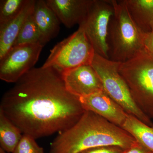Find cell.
<instances>
[{
	"instance_id": "7a4b0ae2",
	"label": "cell",
	"mask_w": 153,
	"mask_h": 153,
	"mask_svg": "<svg viewBox=\"0 0 153 153\" xmlns=\"http://www.w3.org/2000/svg\"><path fill=\"white\" fill-rule=\"evenodd\" d=\"M128 132L90 111L85 110L76 123L53 141L50 153H80L104 146L126 149L137 143Z\"/></svg>"
},
{
	"instance_id": "5b68a950",
	"label": "cell",
	"mask_w": 153,
	"mask_h": 153,
	"mask_svg": "<svg viewBox=\"0 0 153 153\" xmlns=\"http://www.w3.org/2000/svg\"><path fill=\"white\" fill-rule=\"evenodd\" d=\"M90 41L81 26L50 51L42 67H52L62 74L82 65L91 64L95 55Z\"/></svg>"
},
{
	"instance_id": "9a60e30c",
	"label": "cell",
	"mask_w": 153,
	"mask_h": 153,
	"mask_svg": "<svg viewBox=\"0 0 153 153\" xmlns=\"http://www.w3.org/2000/svg\"><path fill=\"white\" fill-rule=\"evenodd\" d=\"M122 128L131 135L137 142L153 153V126L146 124L129 114Z\"/></svg>"
},
{
	"instance_id": "7402d4cb",
	"label": "cell",
	"mask_w": 153,
	"mask_h": 153,
	"mask_svg": "<svg viewBox=\"0 0 153 153\" xmlns=\"http://www.w3.org/2000/svg\"><path fill=\"white\" fill-rule=\"evenodd\" d=\"M123 153H153L138 142L128 149L124 151Z\"/></svg>"
},
{
	"instance_id": "2e32d148",
	"label": "cell",
	"mask_w": 153,
	"mask_h": 153,
	"mask_svg": "<svg viewBox=\"0 0 153 153\" xmlns=\"http://www.w3.org/2000/svg\"><path fill=\"white\" fill-rule=\"evenodd\" d=\"M23 135L21 130L0 109V147L13 153Z\"/></svg>"
},
{
	"instance_id": "6da1fadb",
	"label": "cell",
	"mask_w": 153,
	"mask_h": 153,
	"mask_svg": "<svg viewBox=\"0 0 153 153\" xmlns=\"http://www.w3.org/2000/svg\"><path fill=\"white\" fill-rule=\"evenodd\" d=\"M0 109L23 134L36 140L69 128L85 111L62 74L42 66L32 68L4 94Z\"/></svg>"
},
{
	"instance_id": "cb8c5ba5",
	"label": "cell",
	"mask_w": 153,
	"mask_h": 153,
	"mask_svg": "<svg viewBox=\"0 0 153 153\" xmlns=\"http://www.w3.org/2000/svg\"></svg>"
},
{
	"instance_id": "ba28073f",
	"label": "cell",
	"mask_w": 153,
	"mask_h": 153,
	"mask_svg": "<svg viewBox=\"0 0 153 153\" xmlns=\"http://www.w3.org/2000/svg\"><path fill=\"white\" fill-rule=\"evenodd\" d=\"M43 47L39 44H22L12 47L0 59V79L9 83H16L34 68Z\"/></svg>"
},
{
	"instance_id": "44dd1931",
	"label": "cell",
	"mask_w": 153,
	"mask_h": 153,
	"mask_svg": "<svg viewBox=\"0 0 153 153\" xmlns=\"http://www.w3.org/2000/svg\"><path fill=\"white\" fill-rule=\"evenodd\" d=\"M143 44L145 50L153 56V30L144 34Z\"/></svg>"
},
{
	"instance_id": "603a6c76",
	"label": "cell",
	"mask_w": 153,
	"mask_h": 153,
	"mask_svg": "<svg viewBox=\"0 0 153 153\" xmlns=\"http://www.w3.org/2000/svg\"><path fill=\"white\" fill-rule=\"evenodd\" d=\"M0 153H8L2 148L0 147Z\"/></svg>"
},
{
	"instance_id": "3957f363",
	"label": "cell",
	"mask_w": 153,
	"mask_h": 153,
	"mask_svg": "<svg viewBox=\"0 0 153 153\" xmlns=\"http://www.w3.org/2000/svg\"><path fill=\"white\" fill-rule=\"evenodd\" d=\"M114 13L108 25L107 43L109 60L123 63L144 49V34L134 22L124 0H111Z\"/></svg>"
},
{
	"instance_id": "5bb4252c",
	"label": "cell",
	"mask_w": 153,
	"mask_h": 153,
	"mask_svg": "<svg viewBox=\"0 0 153 153\" xmlns=\"http://www.w3.org/2000/svg\"><path fill=\"white\" fill-rule=\"evenodd\" d=\"M134 22L143 33L152 31L153 0H124Z\"/></svg>"
},
{
	"instance_id": "4fadbf2b",
	"label": "cell",
	"mask_w": 153,
	"mask_h": 153,
	"mask_svg": "<svg viewBox=\"0 0 153 153\" xmlns=\"http://www.w3.org/2000/svg\"><path fill=\"white\" fill-rule=\"evenodd\" d=\"M35 2L36 0H28L18 16L0 28V59L12 49L23 24L33 13Z\"/></svg>"
},
{
	"instance_id": "ffe728a7",
	"label": "cell",
	"mask_w": 153,
	"mask_h": 153,
	"mask_svg": "<svg viewBox=\"0 0 153 153\" xmlns=\"http://www.w3.org/2000/svg\"><path fill=\"white\" fill-rule=\"evenodd\" d=\"M124 150L117 146H104L89 149L80 153H123Z\"/></svg>"
},
{
	"instance_id": "d4e9b609",
	"label": "cell",
	"mask_w": 153,
	"mask_h": 153,
	"mask_svg": "<svg viewBox=\"0 0 153 153\" xmlns=\"http://www.w3.org/2000/svg\"></svg>"
},
{
	"instance_id": "30bf717a",
	"label": "cell",
	"mask_w": 153,
	"mask_h": 153,
	"mask_svg": "<svg viewBox=\"0 0 153 153\" xmlns=\"http://www.w3.org/2000/svg\"><path fill=\"white\" fill-rule=\"evenodd\" d=\"M85 110L90 111L121 127L129 114L104 91L79 98Z\"/></svg>"
},
{
	"instance_id": "8992f818",
	"label": "cell",
	"mask_w": 153,
	"mask_h": 153,
	"mask_svg": "<svg viewBox=\"0 0 153 153\" xmlns=\"http://www.w3.org/2000/svg\"><path fill=\"white\" fill-rule=\"evenodd\" d=\"M120 63L95 53L91 65L101 80L105 92L128 114L153 126L152 122L137 106L125 80L119 71Z\"/></svg>"
},
{
	"instance_id": "e0dca14e",
	"label": "cell",
	"mask_w": 153,
	"mask_h": 153,
	"mask_svg": "<svg viewBox=\"0 0 153 153\" xmlns=\"http://www.w3.org/2000/svg\"><path fill=\"white\" fill-rule=\"evenodd\" d=\"M33 13L27 18L23 24L13 47L28 44L42 45L40 32L33 17Z\"/></svg>"
},
{
	"instance_id": "52a82bcc",
	"label": "cell",
	"mask_w": 153,
	"mask_h": 153,
	"mask_svg": "<svg viewBox=\"0 0 153 153\" xmlns=\"http://www.w3.org/2000/svg\"><path fill=\"white\" fill-rule=\"evenodd\" d=\"M114 13L111 0H93L81 26L95 53L108 59L107 43L108 25Z\"/></svg>"
},
{
	"instance_id": "ac0fdd59",
	"label": "cell",
	"mask_w": 153,
	"mask_h": 153,
	"mask_svg": "<svg viewBox=\"0 0 153 153\" xmlns=\"http://www.w3.org/2000/svg\"><path fill=\"white\" fill-rule=\"evenodd\" d=\"M28 0H1L0 28L15 19L21 13Z\"/></svg>"
},
{
	"instance_id": "d6986e66",
	"label": "cell",
	"mask_w": 153,
	"mask_h": 153,
	"mask_svg": "<svg viewBox=\"0 0 153 153\" xmlns=\"http://www.w3.org/2000/svg\"><path fill=\"white\" fill-rule=\"evenodd\" d=\"M13 153H45L43 148L30 135L23 134L21 140Z\"/></svg>"
},
{
	"instance_id": "7c38bea8",
	"label": "cell",
	"mask_w": 153,
	"mask_h": 153,
	"mask_svg": "<svg viewBox=\"0 0 153 153\" xmlns=\"http://www.w3.org/2000/svg\"><path fill=\"white\" fill-rule=\"evenodd\" d=\"M33 15L40 32L41 44L44 47L57 37L60 32L61 23L44 0H36Z\"/></svg>"
},
{
	"instance_id": "8fae6325",
	"label": "cell",
	"mask_w": 153,
	"mask_h": 153,
	"mask_svg": "<svg viewBox=\"0 0 153 153\" xmlns=\"http://www.w3.org/2000/svg\"><path fill=\"white\" fill-rule=\"evenodd\" d=\"M49 6L65 27L80 25L87 16L93 0H47Z\"/></svg>"
},
{
	"instance_id": "9c48e42d",
	"label": "cell",
	"mask_w": 153,
	"mask_h": 153,
	"mask_svg": "<svg viewBox=\"0 0 153 153\" xmlns=\"http://www.w3.org/2000/svg\"><path fill=\"white\" fill-rule=\"evenodd\" d=\"M62 75L67 90L79 98L104 91L100 78L91 64L82 65Z\"/></svg>"
},
{
	"instance_id": "277c9868",
	"label": "cell",
	"mask_w": 153,
	"mask_h": 153,
	"mask_svg": "<svg viewBox=\"0 0 153 153\" xmlns=\"http://www.w3.org/2000/svg\"><path fill=\"white\" fill-rule=\"evenodd\" d=\"M118 70L137 106L153 119V56L144 49L130 60L120 63Z\"/></svg>"
}]
</instances>
